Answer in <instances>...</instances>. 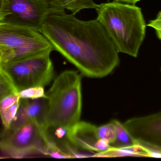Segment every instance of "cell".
Wrapping results in <instances>:
<instances>
[{"label":"cell","mask_w":161,"mask_h":161,"mask_svg":"<svg viewBox=\"0 0 161 161\" xmlns=\"http://www.w3.org/2000/svg\"><path fill=\"white\" fill-rule=\"evenodd\" d=\"M50 3L59 9L67 10L77 14L84 9H97L99 4L95 3L93 0H48Z\"/></svg>","instance_id":"obj_11"},{"label":"cell","mask_w":161,"mask_h":161,"mask_svg":"<svg viewBox=\"0 0 161 161\" xmlns=\"http://www.w3.org/2000/svg\"><path fill=\"white\" fill-rule=\"evenodd\" d=\"M18 95H12L7 96L0 100V109H5L12 106L20 100Z\"/></svg>","instance_id":"obj_19"},{"label":"cell","mask_w":161,"mask_h":161,"mask_svg":"<svg viewBox=\"0 0 161 161\" xmlns=\"http://www.w3.org/2000/svg\"><path fill=\"white\" fill-rule=\"evenodd\" d=\"M54 50L89 78H102L119 64L118 51L97 19L80 20L65 12L50 16L40 30Z\"/></svg>","instance_id":"obj_1"},{"label":"cell","mask_w":161,"mask_h":161,"mask_svg":"<svg viewBox=\"0 0 161 161\" xmlns=\"http://www.w3.org/2000/svg\"><path fill=\"white\" fill-rule=\"evenodd\" d=\"M18 94L10 79L3 71L0 70V100L10 95Z\"/></svg>","instance_id":"obj_13"},{"label":"cell","mask_w":161,"mask_h":161,"mask_svg":"<svg viewBox=\"0 0 161 161\" xmlns=\"http://www.w3.org/2000/svg\"><path fill=\"white\" fill-rule=\"evenodd\" d=\"M19 103L20 100L8 108L0 109V115L4 129H8L10 127L12 121L17 113L19 108Z\"/></svg>","instance_id":"obj_14"},{"label":"cell","mask_w":161,"mask_h":161,"mask_svg":"<svg viewBox=\"0 0 161 161\" xmlns=\"http://www.w3.org/2000/svg\"><path fill=\"white\" fill-rule=\"evenodd\" d=\"M65 11L54 7L48 0H1L0 24L40 31L50 16Z\"/></svg>","instance_id":"obj_7"},{"label":"cell","mask_w":161,"mask_h":161,"mask_svg":"<svg viewBox=\"0 0 161 161\" xmlns=\"http://www.w3.org/2000/svg\"><path fill=\"white\" fill-rule=\"evenodd\" d=\"M51 47L26 57L0 64V70L10 79L19 93L34 86H44L50 83L54 76L50 58Z\"/></svg>","instance_id":"obj_4"},{"label":"cell","mask_w":161,"mask_h":161,"mask_svg":"<svg viewBox=\"0 0 161 161\" xmlns=\"http://www.w3.org/2000/svg\"><path fill=\"white\" fill-rule=\"evenodd\" d=\"M48 107V101L47 98L32 100L31 102L27 99L26 109L29 119L31 121L35 122L47 131L45 126V120Z\"/></svg>","instance_id":"obj_10"},{"label":"cell","mask_w":161,"mask_h":161,"mask_svg":"<svg viewBox=\"0 0 161 161\" xmlns=\"http://www.w3.org/2000/svg\"></svg>","instance_id":"obj_21"},{"label":"cell","mask_w":161,"mask_h":161,"mask_svg":"<svg viewBox=\"0 0 161 161\" xmlns=\"http://www.w3.org/2000/svg\"><path fill=\"white\" fill-rule=\"evenodd\" d=\"M137 144L147 151L161 153V111L146 116L133 118L124 123Z\"/></svg>","instance_id":"obj_8"},{"label":"cell","mask_w":161,"mask_h":161,"mask_svg":"<svg viewBox=\"0 0 161 161\" xmlns=\"http://www.w3.org/2000/svg\"><path fill=\"white\" fill-rule=\"evenodd\" d=\"M46 95L48 107L45 126L47 131L57 128L69 130L80 121L81 76L77 71L66 70L61 73Z\"/></svg>","instance_id":"obj_3"},{"label":"cell","mask_w":161,"mask_h":161,"mask_svg":"<svg viewBox=\"0 0 161 161\" xmlns=\"http://www.w3.org/2000/svg\"><path fill=\"white\" fill-rule=\"evenodd\" d=\"M47 156L55 158H73L72 155L68 152L64 151V150L59 147L56 143L52 138H51L49 143Z\"/></svg>","instance_id":"obj_17"},{"label":"cell","mask_w":161,"mask_h":161,"mask_svg":"<svg viewBox=\"0 0 161 161\" xmlns=\"http://www.w3.org/2000/svg\"><path fill=\"white\" fill-rule=\"evenodd\" d=\"M1 138L0 148L8 157L20 159L35 154L47 156L51 138L46 130L33 121L15 129H4Z\"/></svg>","instance_id":"obj_5"},{"label":"cell","mask_w":161,"mask_h":161,"mask_svg":"<svg viewBox=\"0 0 161 161\" xmlns=\"http://www.w3.org/2000/svg\"><path fill=\"white\" fill-rule=\"evenodd\" d=\"M114 1L122 3H129V4H135L141 0H113Z\"/></svg>","instance_id":"obj_20"},{"label":"cell","mask_w":161,"mask_h":161,"mask_svg":"<svg viewBox=\"0 0 161 161\" xmlns=\"http://www.w3.org/2000/svg\"><path fill=\"white\" fill-rule=\"evenodd\" d=\"M147 26L155 30L157 37L161 41V11L158 13L156 18L150 20Z\"/></svg>","instance_id":"obj_18"},{"label":"cell","mask_w":161,"mask_h":161,"mask_svg":"<svg viewBox=\"0 0 161 161\" xmlns=\"http://www.w3.org/2000/svg\"><path fill=\"white\" fill-rule=\"evenodd\" d=\"M97 19L106 29L119 53L137 57L146 36L141 9L135 4L113 2L99 4Z\"/></svg>","instance_id":"obj_2"},{"label":"cell","mask_w":161,"mask_h":161,"mask_svg":"<svg viewBox=\"0 0 161 161\" xmlns=\"http://www.w3.org/2000/svg\"><path fill=\"white\" fill-rule=\"evenodd\" d=\"M51 47L49 41L39 31L28 27L0 24V64Z\"/></svg>","instance_id":"obj_6"},{"label":"cell","mask_w":161,"mask_h":161,"mask_svg":"<svg viewBox=\"0 0 161 161\" xmlns=\"http://www.w3.org/2000/svg\"><path fill=\"white\" fill-rule=\"evenodd\" d=\"M97 129V126L91 123L79 121L68 130V141L78 148L97 153L100 138Z\"/></svg>","instance_id":"obj_9"},{"label":"cell","mask_w":161,"mask_h":161,"mask_svg":"<svg viewBox=\"0 0 161 161\" xmlns=\"http://www.w3.org/2000/svg\"><path fill=\"white\" fill-rule=\"evenodd\" d=\"M115 130L116 137L114 142L111 146L114 149L133 147L138 145L130 134L123 123L117 119L111 120Z\"/></svg>","instance_id":"obj_12"},{"label":"cell","mask_w":161,"mask_h":161,"mask_svg":"<svg viewBox=\"0 0 161 161\" xmlns=\"http://www.w3.org/2000/svg\"><path fill=\"white\" fill-rule=\"evenodd\" d=\"M20 98L37 99L41 98H47L43 86H34L22 90L19 93Z\"/></svg>","instance_id":"obj_16"},{"label":"cell","mask_w":161,"mask_h":161,"mask_svg":"<svg viewBox=\"0 0 161 161\" xmlns=\"http://www.w3.org/2000/svg\"><path fill=\"white\" fill-rule=\"evenodd\" d=\"M97 131L100 139H106L109 141L111 145L115 140V130L112 121L107 124L97 127Z\"/></svg>","instance_id":"obj_15"}]
</instances>
